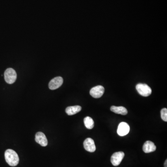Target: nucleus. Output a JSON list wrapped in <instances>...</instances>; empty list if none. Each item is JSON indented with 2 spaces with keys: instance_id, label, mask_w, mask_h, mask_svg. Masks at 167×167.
Listing matches in <instances>:
<instances>
[{
  "instance_id": "8",
  "label": "nucleus",
  "mask_w": 167,
  "mask_h": 167,
  "mask_svg": "<svg viewBox=\"0 0 167 167\" xmlns=\"http://www.w3.org/2000/svg\"><path fill=\"white\" fill-rule=\"evenodd\" d=\"M84 147L86 151L94 152L96 150V146L94 141L91 138H87L84 142Z\"/></svg>"
},
{
  "instance_id": "4",
  "label": "nucleus",
  "mask_w": 167,
  "mask_h": 167,
  "mask_svg": "<svg viewBox=\"0 0 167 167\" xmlns=\"http://www.w3.org/2000/svg\"><path fill=\"white\" fill-rule=\"evenodd\" d=\"M125 157V153L122 151L114 153L111 157V163L113 166H117L120 164Z\"/></svg>"
},
{
  "instance_id": "11",
  "label": "nucleus",
  "mask_w": 167,
  "mask_h": 167,
  "mask_svg": "<svg viewBox=\"0 0 167 167\" xmlns=\"http://www.w3.org/2000/svg\"><path fill=\"white\" fill-rule=\"evenodd\" d=\"M81 109L82 108L81 106L75 105L69 106L66 108V112L68 115H73L81 111Z\"/></svg>"
},
{
  "instance_id": "1",
  "label": "nucleus",
  "mask_w": 167,
  "mask_h": 167,
  "mask_svg": "<svg viewBox=\"0 0 167 167\" xmlns=\"http://www.w3.org/2000/svg\"><path fill=\"white\" fill-rule=\"evenodd\" d=\"M6 161L10 166H16L19 162L18 154L13 149H8L5 152Z\"/></svg>"
},
{
  "instance_id": "15",
  "label": "nucleus",
  "mask_w": 167,
  "mask_h": 167,
  "mask_svg": "<svg viewBox=\"0 0 167 167\" xmlns=\"http://www.w3.org/2000/svg\"><path fill=\"white\" fill-rule=\"evenodd\" d=\"M167 160L165 161V163H164V167H167Z\"/></svg>"
},
{
  "instance_id": "12",
  "label": "nucleus",
  "mask_w": 167,
  "mask_h": 167,
  "mask_svg": "<svg viewBox=\"0 0 167 167\" xmlns=\"http://www.w3.org/2000/svg\"><path fill=\"white\" fill-rule=\"evenodd\" d=\"M111 110L112 112L119 114L122 115H126L128 113L127 109L123 106H112L111 107Z\"/></svg>"
},
{
  "instance_id": "3",
  "label": "nucleus",
  "mask_w": 167,
  "mask_h": 167,
  "mask_svg": "<svg viewBox=\"0 0 167 167\" xmlns=\"http://www.w3.org/2000/svg\"><path fill=\"white\" fill-rule=\"evenodd\" d=\"M136 89L139 94L143 97L149 96L152 92L150 87L145 84H138L136 86Z\"/></svg>"
},
{
  "instance_id": "9",
  "label": "nucleus",
  "mask_w": 167,
  "mask_h": 167,
  "mask_svg": "<svg viewBox=\"0 0 167 167\" xmlns=\"http://www.w3.org/2000/svg\"><path fill=\"white\" fill-rule=\"evenodd\" d=\"M35 141L41 146L45 147L48 144V139L44 134L42 132H37L35 135Z\"/></svg>"
},
{
  "instance_id": "5",
  "label": "nucleus",
  "mask_w": 167,
  "mask_h": 167,
  "mask_svg": "<svg viewBox=\"0 0 167 167\" xmlns=\"http://www.w3.org/2000/svg\"><path fill=\"white\" fill-rule=\"evenodd\" d=\"M105 92V88L102 86L94 87L90 90V94L94 98H100L103 96Z\"/></svg>"
},
{
  "instance_id": "10",
  "label": "nucleus",
  "mask_w": 167,
  "mask_h": 167,
  "mask_svg": "<svg viewBox=\"0 0 167 167\" xmlns=\"http://www.w3.org/2000/svg\"><path fill=\"white\" fill-rule=\"evenodd\" d=\"M157 147L152 142L147 141L144 144L143 147V150L146 153L152 152L155 151Z\"/></svg>"
},
{
  "instance_id": "7",
  "label": "nucleus",
  "mask_w": 167,
  "mask_h": 167,
  "mask_svg": "<svg viewBox=\"0 0 167 167\" xmlns=\"http://www.w3.org/2000/svg\"><path fill=\"white\" fill-rule=\"evenodd\" d=\"M130 126L125 122L120 123L117 130V133L120 136H125L129 133L130 131Z\"/></svg>"
},
{
  "instance_id": "13",
  "label": "nucleus",
  "mask_w": 167,
  "mask_h": 167,
  "mask_svg": "<svg viewBox=\"0 0 167 167\" xmlns=\"http://www.w3.org/2000/svg\"><path fill=\"white\" fill-rule=\"evenodd\" d=\"M84 122L86 128L89 130L92 129L94 126V122L93 120L91 117L86 116L84 120Z\"/></svg>"
},
{
  "instance_id": "14",
  "label": "nucleus",
  "mask_w": 167,
  "mask_h": 167,
  "mask_svg": "<svg viewBox=\"0 0 167 167\" xmlns=\"http://www.w3.org/2000/svg\"><path fill=\"white\" fill-rule=\"evenodd\" d=\"M161 118L165 122H167V109L163 108L161 111Z\"/></svg>"
},
{
  "instance_id": "6",
  "label": "nucleus",
  "mask_w": 167,
  "mask_h": 167,
  "mask_svg": "<svg viewBox=\"0 0 167 167\" xmlns=\"http://www.w3.org/2000/svg\"><path fill=\"white\" fill-rule=\"evenodd\" d=\"M63 83V79L61 77H57L53 78L49 83V88L52 90H55L60 87Z\"/></svg>"
},
{
  "instance_id": "2",
  "label": "nucleus",
  "mask_w": 167,
  "mask_h": 167,
  "mask_svg": "<svg viewBox=\"0 0 167 167\" xmlns=\"http://www.w3.org/2000/svg\"><path fill=\"white\" fill-rule=\"evenodd\" d=\"M17 74L16 72L12 68H10L6 70L4 73V79L7 83L12 84L16 81Z\"/></svg>"
}]
</instances>
